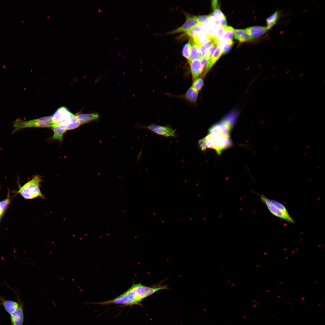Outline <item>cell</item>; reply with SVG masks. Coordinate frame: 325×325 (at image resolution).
Returning a JSON list of instances; mask_svg holds the SVG:
<instances>
[{"label":"cell","instance_id":"obj_1","mask_svg":"<svg viewBox=\"0 0 325 325\" xmlns=\"http://www.w3.org/2000/svg\"><path fill=\"white\" fill-rule=\"evenodd\" d=\"M234 121L228 117L215 123L209 129L207 135L198 142L201 150H215L218 154L231 147L232 142L231 132Z\"/></svg>","mask_w":325,"mask_h":325},{"label":"cell","instance_id":"obj_2","mask_svg":"<svg viewBox=\"0 0 325 325\" xmlns=\"http://www.w3.org/2000/svg\"><path fill=\"white\" fill-rule=\"evenodd\" d=\"M168 288L167 285H162L161 283L150 286H145L140 283L133 284L127 291L120 296L110 300L98 304L133 305L137 304L158 290Z\"/></svg>","mask_w":325,"mask_h":325},{"label":"cell","instance_id":"obj_3","mask_svg":"<svg viewBox=\"0 0 325 325\" xmlns=\"http://www.w3.org/2000/svg\"><path fill=\"white\" fill-rule=\"evenodd\" d=\"M42 181L40 176L36 175L21 187L18 191L25 199H31L40 197L45 198L40 189V183Z\"/></svg>","mask_w":325,"mask_h":325},{"label":"cell","instance_id":"obj_4","mask_svg":"<svg viewBox=\"0 0 325 325\" xmlns=\"http://www.w3.org/2000/svg\"><path fill=\"white\" fill-rule=\"evenodd\" d=\"M14 129L12 133L26 128L29 127H54L52 116H47L28 121L16 119L13 123Z\"/></svg>","mask_w":325,"mask_h":325},{"label":"cell","instance_id":"obj_5","mask_svg":"<svg viewBox=\"0 0 325 325\" xmlns=\"http://www.w3.org/2000/svg\"><path fill=\"white\" fill-rule=\"evenodd\" d=\"M54 126L67 124L77 120V116L72 113L65 107L57 109L52 116Z\"/></svg>","mask_w":325,"mask_h":325},{"label":"cell","instance_id":"obj_6","mask_svg":"<svg viewBox=\"0 0 325 325\" xmlns=\"http://www.w3.org/2000/svg\"><path fill=\"white\" fill-rule=\"evenodd\" d=\"M252 191L253 193L260 197L261 201L265 204L269 210L273 215L289 222L292 223L294 222V220L289 215L288 212H285L280 210L273 204L270 200L264 195L259 194L253 190H252Z\"/></svg>","mask_w":325,"mask_h":325},{"label":"cell","instance_id":"obj_7","mask_svg":"<svg viewBox=\"0 0 325 325\" xmlns=\"http://www.w3.org/2000/svg\"><path fill=\"white\" fill-rule=\"evenodd\" d=\"M140 127L148 129L158 135L166 137H175L176 135L175 131L167 125L151 124L148 126H141Z\"/></svg>","mask_w":325,"mask_h":325},{"label":"cell","instance_id":"obj_8","mask_svg":"<svg viewBox=\"0 0 325 325\" xmlns=\"http://www.w3.org/2000/svg\"><path fill=\"white\" fill-rule=\"evenodd\" d=\"M19 302L17 309L10 314L11 325H23L24 320V303L17 294L15 292Z\"/></svg>","mask_w":325,"mask_h":325},{"label":"cell","instance_id":"obj_9","mask_svg":"<svg viewBox=\"0 0 325 325\" xmlns=\"http://www.w3.org/2000/svg\"><path fill=\"white\" fill-rule=\"evenodd\" d=\"M186 20L183 24L177 28L167 33L172 34L183 32H186L197 26L201 25L197 19L196 16H191L186 14Z\"/></svg>","mask_w":325,"mask_h":325},{"label":"cell","instance_id":"obj_10","mask_svg":"<svg viewBox=\"0 0 325 325\" xmlns=\"http://www.w3.org/2000/svg\"><path fill=\"white\" fill-rule=\"evenodd\" d=\"M192 79L193 80L199 77L203 72L205 67L203 65L200 59H196L189 61Z\"/></svg>","mask_w":325,"mask_h":325},{"label":"cell","instance_id":"obj_11","mask_svg":"<svg viewBox=\"0 0 325 325\" xmlns=\"http://www.w3.org/2000/svg\"><path fill=\"white\" fill-rule=\"evenodd\" d=\"M168 95L177 97L184 100L191 104H196L198 96V92L195 90L191 86L187 91L186 93L182 95H176L168 94Z\"/></svg>","mask_w":325,"mask_h":325},{"label":"cell","instance_id":"obj_12","mask_svg":"<svg viewBox=\"0 0 325 325\" xmlns=\"http://www.w3.org/2000/svg\"><path fill=\"white\" fill-rule=\"evenodd\" d=\"M244 30L253 39L262 36L266 34L269 31L266 26H252Z\"/></svg>","mask_w":325,"mask_h":325},{"label":"cell","instance_id":"obj_13","mask_svg":"<svg viewBox=\"0 0 325 325\" xmlns=\"http://www.w3.org/2000/svg\"><path fill=\"white\" fill-rule=\"evenodd\" d=\"M0 305L3 306L5 311L9 314L14 312L19 305L18 301L6 300L0 295Z\"/></svg>","mask_w":325,"mask_h":325},{"label":"cell","instance_id":"obj_14","mask_svg":"<svg viewBox=\"0 0 325 325\" xmlns=\"http://www.w3.org/2000/svg\"><path fill=\"white\" fill-rule=\"evenodd\" d=\"M77 120L81 124L89 123L94 121L98 120L100 117L99 114L97 113H80L76 115Z\"/></svg>","mask_w":325,"mask_h":325},{"label":"cell","instance_id":"obj_15","mask_svg":"<svg viewBox=\"0 0 325 325\" xmlns=\"http://www.w3.org/2000/svg\"><path fill=\"white\" fill-rule=\"evenodd\" d=\"M282 12L277 10L266 19V26L269 30L271 29L277 23L282 17Z\"/></svg>","mask_w":325,"mask_h":325},{"label":"cell","instance_id":"obj_16","mask_svg":"<svg viewBox=\"0 0 325 325\" xmlns=\"http://www.w3.org/2000/svg\"><path fill=\"white\" fill-rule=\"evenodd\" d=\"M222 49L219 46L216 50L211 59L208 61L203 72V76H204L209 70L214 65L217 61L222 55Z\"/></svg>","mask_w":325,"mask_h":325},{"label":"cell","instance_id":"obj_17","mask_svg":"<svg viewBox=\"0 0 325 325\" xmlns=\"http://www.w3.org/2000/svg\"><path fill=\"white\" fill-rule=\"evenodd\" d=\"M234 38L241 42L251 41L254 39L249 35L244 29H234Z\"/></svg>","mask_w":325,"mask_h":325},{"label":"cell","instance_id":"obj_18","mask_svg":"<svg viewBox=\"0 0 325 325\" xmlns=\"http://www.w3.org/2000/svg\"><path fill=\"white\" fill-rule=\"evenodd\" d=\"M214 36L210 35L204 31H201L198 33L195 36L192 38L199 46H200L212 39Z\"/></svg>","mask_w":325,"mask_h":325},{"label":"cell","instance_id":"obj_19","mask_svg":"<svg viewBox=\"0 0 325 325\" xmlns=\"http://www.w3.org/2000/svg\"><path fill=\"white\" fill-rule=\"evenodd\" d=\"M190 39L191 47L190 59L188 61L194 59H200L202 57L201 54L200 50L199 45L194 41L192 38Z\"/></svg>","mask_w":325,"mask_h":325},{"label":"cell","instance_id":"obj_20","mask_svg":"<svg viewBox=\"0 0 325 325\" xmlns=\"http://www.w3.org/2000/svg\"><path fill=\"white\" fill-rule=\"evenodd\" d=\"M224 33L220 40L224 41H233L234 31V28L231 26L227 25L224 26Z\"/></svg>","mask_w":325,"mask_h":325},{"label":"cell","instance_id":"obj_21","mask_svg":"<svg viewBox=\"0 0 325 325\" xmlns=\"http://www.w3.org/2000/svg\"><path fill=\"white\" fill-rule=\"evenodd\" d=\"M54 132L53 139L62 141L64 133L67 131L59 126H56L52 128Z\"/></svg>","mask_w":325,"mask_h":325},{"label":"cell","instance_id":"obj_22","mask_svg":"<svg viewBox=\"0 0 325 325\" xmlns=\"http://www.w3.org/2000/svg\"><path fill=\"white\" fill-rule=\"evenodd\" d=\"M191 47V43L190 39L188 42L184 45L182 50L183 56L188 61L190 59Z\"/></svg>","mask_w":325,"mask_h":325},{"label":"cell","instance_id":"obj_23","mask_svg":"<svg viewBox=\"0 0 325 325\" xmlns=\"http://www.w3.org/2000/svg\"><path fill=\"white\" fill-rule=\"evenodd\" d=\"M204 85V81L202 77H199L193 80L192 87L199 92L202 89Z\"/></svg>","mask_w":325,"mask_h":325},{"label":"cell","instance_id":"obj_24","mask_svg":"<svg viewBox=\"0 0 325 325\" xmlns=\"http://www.w3.org/2000/svg\"><path fill=\"white\" fill-rule=\"evenodd\" d=\"M81 125L78 121L76 120L67 124L61 125L57 126L67 130L74 129L79 126Z\"/></svg>","mask_w":325,"mask_h":325},{"label":"cell","instance_id":"obj_25","mask_svg":"<svg viewBox=\"0 0 325 325\" xmlns=\"http://www.w3.org/2000/svg\"><path fill=\"white\" fill-rule=\"evenodd\" d=\"M219 46V42H215L207 49L206 57L208 58L209 61L211 59L215 51Z\"/></svg>","mask_w":325,"mask_h":325},{"label":"cell","instance_id":"obj_26","mask_svg":"<svg viewBox=\"0 0 325 325\" xmlns=\"http://www.w3.org/2000/svg\"><path fill=\"white\" fill-rule=\"evenodd\" d=\"M211 16V14H210L196 16V17L200 24L204 26L208 23Z\"/></svg>","mask_w":325,"mask_h":325},{"label":"cell","instance_id":"obj_27","mask_svg":"<svg viewBox=\"0 0 325 325\" xmlns=\"http://www.w3.org/2000/svg\"><path fill=\"white\" fill-rule=\"evenodd\" d=\"M224 26L221 25L219 26L217 28L215 37L219 42L221 39L224 32Z\"/></svg>","mask_w":325,"mask_h":325},{"label":"cell","instance_id":"obj_28","mask_svg":"<svg viewBox=\"0 0 325 325\" xmlns=\"http://www.w3.org/2000/svg\"><path fill=\"white\" fill-rule=\"evenodd\" d=\"M211 14L212 16L218 18L220 20L225 16L219 8L215 9L213 12Z\"/></svg>","mask_w":325,"mask_h":325},{"label":"cell","instance_id":"obj_29","mask_svg":"<svg viewBox=\"0 0 325 325\" xmlns=\"http://www.w3.org/2000/svg\"><path fill=\"white\" fill-rule=\"evenodd\" d=\"M10 202L8 198L0 202V210L3 213Z\"/></svg>","mask_w":325,"mask_h":325},{"label":"cell","instance_id":"obj_30","mask_svg":"<svg viewBox=\"0 0 325 325\" xmlns=\"http://www.w3.org/2000/svg\"><path fill=\"white\" fill-rule=\"evenodd\" d=\"M271 201L273 204L275 205L280 210L285 212H288L286 208L283 204L274 200H271Z\"/></svg>","mask_w":325,"mask_h":325},{"label":"cell","instance_id":"obj_31","mask_svg":"<svg viewBox=\"0 0 325 325\" xmlns=\"http://www.w3.org/2000/svg\"><path fill=\"white\" fill-rule=\"evenodd\" d=\"M211 5L212 8L214 10L216 8H219V1L217 0H212Z\"/></svg>","mask_w":325,"mask_h":325},{"label":"cell","instance_id":"obj_32","mask_svg":"<svg viewBox=\"0 0 325 325\" xmlns=\"http://www.w3.org/2000/svg\"><path fill=\"white\" fill-rule=\"evenodd\" d=\"M220 25L223 26H227V21L225 16H224L220 20Z\"/></svg>","mask_w":325,"mask_h":325},{"label":"cell","instance_id":"obj_33","mask_svg":"<svg viewBox=\"0 0 325 325\" xmlns=\"http://www.w3.org/2000/svg\"><path fill=\"white\" fill-rule=\"evenodd\" d=\"M3 212L0 210V216L2 215Z\"/></svg>","mask_w":325,"mask_h":325},{"label":"cell","instance_id":"obj_34","mask_svg":"<svg viewBox=\"0 0 325 325\" xmlns=\"http://www.w3.org/2000/svg\"><path fill=\"white\" fill-rule=\"evenodd\" d=\"M320 167V166H318V167H317V168L316 170H318Z\"/></svg>","mask_w":325,"mask_h":325},{"label":"cell","instance_id":"obj_35","mask_svg":"<svg viewBox=\"0 0 325 325\" xmlns=\"http://www.w3.org/2000/svg\"><path fill=\"white\" fill-rule=\"evenodd\" d=\"M309 145H307V146H306V148H308V147H309Z\"/></svg>","mask_w":325,"mask_h":325},{"label":"cell","instance_id":"obj_36","mask_svg":"<svg viewBox=\"0 0 325 325\" xmlns=\"http://www.w3.org/2000/svg\"><path fill=\"white\" fill-rule=\"evenodd\" d=\"M307 152H306L304 154V155H305L307 154Z\"/></svg>","mask_w":325,"mask_h":325},{"label":"cell","instance_id":"obj_37","mask_svg":"<svg viewBox=\"0 0 325 325\" xmlns=\"http://www.w3.org/2000/svg\"><path fill=\"white\" fill-rule=\"evenodd\" d=\"M278 147V146H276V149H277Z\"/></svg>","mask_w":325,"mask_h":325}]
</instances>
